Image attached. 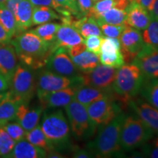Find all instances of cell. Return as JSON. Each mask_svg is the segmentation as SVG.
Wrapping results in <instances>:
<instances>
[{"label": "cell", "instance_id": "cell-1", "mask_svg": "<svg viewBox=\"0 0 158 158\" xmlns=\"http://www.w3.org/2000/svg\"><path fill=\"white\" fill-rule=\"evenodd\" d=\"M11 43L20 62L33 70L45 66L53 51V45L46 43L31 30L23 31L13 37Z\"/></svg>", "mask_w": 158, "mask_h": 158}, {"label": "cell", "instance_id": "cell-2", "mask_svg": "<svg viewBox=\"0 0 158 158\" xmlns=\"http://www.w3.org/2000/svg\"><path fill=\"white\" fill-rule=\"evenodd\" d=\"M126 116L127 114L122 112L110 123L99 129L95 139L86 145L93 157H110L123 154L120 144V134Z\"/></svg>", "mask_w": 158, "mask_h": 158}, {"label": "cell", "instance_id": "cell-3", "mask_svg": "<svg viewBox=\"0 0 158 158\" xmlns=\"http://www.w3.org/2000/svg\"><path fill=\"white\" fill-rule=\"evenodd\" d=\"M144 76L139 68L133 64L117 68L113 85L114 98L122 106L128 105L140 92Z\"/></svg>", "mask_w": 158, "mask_h": 158}, {"label": "cell", "instance_id": "cell-4", "mask_svg": "<svg viewBox=\"0 0 158 158\" xmlns=\"http://www.w3.org/2000/svg\"><path fill=\"white\" fill-rule=\"evenodd\" d=\"M40 127L55 152L73 149L70 144V125L62 110L45 112Z\"/></svg>", "mask_w": 158, "mask_h": 158}, {"label": "cell", "instance_id": "cell-5", "mask_svg": "<svg viewBox=\"0 0 158 158\" xmlns=\"http://www.w3.org/2000/svg\"><path fill=\"white\" fill-rule=\"evenodd\" d=\"M153 136V132L141 118L127 115L121 129L120 144L124 151H133L141 147Z\"/></svg>", "mask_w": 158, "mask_h": 158}, {"label": "cell", "instance_id": "cell-6", "mask_svg": "<svg viewBox=\"0 0 158 158\" xmlns=\"http://www.w3.org/2000/svg\"><path fill=\"white\" fill-rule=\"evenodd\" d=\"M73 135L79 141L88 140L95 134L98 127L89 116L86 106L73 100L64 107Z\"/></svg>", "mask_w": 158, "mask_h": 158}, {"label": "cell", "instance_id": "cell-7", "mask_svg": "<svg viewBox=\"0 0 158 158\" xmlns=\"http://www.w3.org/2000/svg\"><path fill=\"white\" fill-rule=\"evenodd\" d=\"M36 89L37 76L34 70L19 62L10 79L9 91L23 103L29 104Z\"/></svg>", "mask_w": 158, "mask_h": 158}, {"label": "cell", "instance_id": "cell-8", "mask_svg": "<svg viewBox=\"0 0 158 158\" xmlns=\"http://www.w3.org/2000/svg\"><path fill=\"white\" fill-rule=\"evenodd\" d=\"M92 121L99 130L122 112V106L114 96H108L86 106Z\"/></svg>", "mask_w": 158, "mask_h": 158}, {"label": "cell", "instance_id": "cell-9", "mask_svg": "<svg viewBox=\"0 0 158 158\" xmlns=\"http://www.w3.org/2000/svg\"><path fill=\"white\" fill-rule=\"evenodd\" d=\"M116 70L117 68L99 64L95 68L86 72H81L78 74L81 86H92L114 94L113 85Z\"/></svg>", "mask_w": 158, "mask_h": 158}, {"label": "cell", "instance_id": "cell-10", "mask_svg": "<svg viewBox=\"0 0 158 158\" xmlns=\"http://www.w3.org/2000/svg\"><path fill=\"white\" fill-rule=\"evenodd\" d=\"M79 86H81V81L78 75L74 77H66L54 73L45 68L40 71L37 76L36 92L37 98H39L55 91Z\"/></svg>", "mask_w": 158, "mask_h": 158}, {"label": "cell", "instance_id": "cell-11", "mask_svg": "<svg viewBox=\"0 0 158 158\" xmlns=\"http://www.w3.org/2000/svg\"><path fill=\"white\" fill-rule=\"evenodd\" d=\"M45 68L54 73L66 77H74L80 73L67 49L62 47L56 49L50 54Z\"/></svg>", "mask_w": 158, "mask_h": 158}, {"label": "cell", "instance_id": "cell-12", "mask_svg": "<svg viewBox=\"0 0 158 158\" xmlns=\"http://www.w3.org/2000/svg\"><path fill=\"white\" fill-rule=\"evenodd\" d=\"M132 64L139 68L144 78L158 79V48L145 44Z\"/></svg>", "mask_w": 158, "mask_h": 158}, {"label": "cell", "instance_id": "cell-13", "mask_svg": "<svg viewBox=\"0 0 158 158\" xmlns=\"http://www.w3.org/2000/svg\"><path fill=\"white\" fill-rule=\"evenodd\" d=\"M124 62H132L145 45L140 30L127 26L119 37Z\"/></svg>", "mask_w": 158, "mask_h": 158}, {"label": "cell", "instance_id": "cell-14", "mask_svg": "<svg viewBox=\"0 0 158 158\" xmlns=\"http://www.w3.org/2000/svg\"><path fill=\"white\" fill-rule=\"evenodd\" d=\"M71 19L72 15L61 16L62 23L57 31L56 40L53 44V51L61 47L67 49L75 45L84 43V38L71 24Z\"/></svg>", "mask_w": 158, "mask_h": 158}, {"label": "cell", "instance_id": "cell-15", "mask_svg": "<svg viewBox=\"0 0 158 158\" xmlns=\"http://www.w3.org/2000/svg\"><path fill=\"white\" fill-rule=\"evenodd\" d=\"M127 106L144 122L154 134L158 135V110L141 99L134 98Z\"/></svg>", "mask_w": 158, "mask_h": 158}, {"label": "cell", "instance_id": "cell-16", "mask_svg": "<svg viewBox=\"0 0 158 158\" xmlns=\"http://www.w3.org/2000/svg\"><path fill=\"white\" fill-rule=\"evenodd\" d=\"M76 86H70L63 89L43 94L38 99L44 108H57L65 107L74 100Z\"/></svg>", "mask_w": 158, "mask_h": 158}, {"label": "cell", "instance_id": "cell-17", "mask_svg": "<svg viewBox=\"0 0 158 158\" xmlns=\"http://www.w3.org/2000/svg\"><path fill=\"white\" fill-rule=\"evenodd\" d=\"M126 11V25L128 27L142 31L147 28L151 21L152 15L149 12L134 0L129 4Z\"/></svg>", "mask_w": 158, "mask_h": 158}, {"label": "cell", "instance_id": "cell-18", "mask_svg": "<svg viewBox=\"0 0 158 158\" xmlns=\"http://www.w3.org/2000/svg\"><path fill=\"white\" fill-rule=\"evenodd\" d=\"M44 108L42 106L31 108L27 103H21L18 108L14 121L26 131H29L38 124Z\"/></svg>", "mask_w": 158, "mask_h": 158}, {"label": "cell", "instance_id": "cell-19", "mask_svg": "<svg viewBox=\"0 0 158 158\" xmlns=\"http://www.w3.org/2000/svg\"><path fill=\"white\" fill-rule=\"evenodd\" d=\"M19 64L16 51L11 43L0 44V72L10 79Z\"/></svg>", "mask_w": 158, "mask_h": 158}, {"label": "cell", "instance_id": "cell-20", "mask_svg": "<svg viewBox=\"0 0 158 158\" xmlns=\"http://www.w3.org/2000/svg\"><path fill=\"white\" fill-rule=\"evenodd\" d=\"M23 103L21 100L11 94L9 90L0 100V127L14 121L19 106Z\"/></svg>", "mask_w": 158, "mask_h": 158}, {"label": "cell", "instance_id": "cell-21", "mask_svg": "<svg viewBox=\"0 0 158 158\" xmlns=\"http://www.w3.org/2000/svg\"><path fill=\"white\" fill-rule=\"evenodd\" d=\"M47 157V152L23 139L15 143L11 152L7 156L10 158H43Z\"/></svg>", "mask_w": 158, "mask_h": 158}, {"label": "cell", "instance_id": "cell-22", "mask_svg": "<svg viewBox=\"0 0 158 158\" xmlns=\"http://www.w3.org/2000/svg\"><path fill=\"white\" fill-rule=\"evenodd\" d=\"M34 6L29 0H21L14 12L19 34L32 26V12Z\"/></svg>", "mask_w": 158, "mask_h": 158}, {"label": "cell", "instance_id": "cell-23", "mask_svg": "<svg viewBox=\"0 0 158 158\" xmlns=\"http://www.w3.org/2000/svg\"><path fill=\"white\" fill-rule=\"evenodd\" d=\"M108 96H113V94H110L100 89L81 85L76 88L74 100L84 105V106H87L88 105Z\"/></svg>", "mask_w": 158, "mask_h": 158}, {"label": "cell", "instance_id": "cell-24", "mask_svg": "<svg viewBox=\"0 0 158 158\" xmlns=\"http://www.w3.org/2000/svg\"><path fill=\"white\" fill-rule=\"evenodd\" d=\"M71 24L77 29L79 34L84 38L92 35L103 36L95 19L92 16H83L81 19L76 20H73L72 18Z\"/></svg>", "mask_w": 158, "mask_h": 158}, {"label": "cell", "instance_id": "cell-25", "mask_svg": "<svg viewBox=\"0 0 158 158\" xmlns=\"http://www.w3.org/2000/svg\"><path fill=\"white\" fill-rule=\"evenodd\" d=\"M71 59L80 72H86L92 70L100 63L98 55L86 49L81 54L72 56Z\"/></svg>", "mask_w": 158, "mask_h": 158}, {"label": "cell", "instance_id": "cell-26", "mask_svg": "<svg viewBox=\"0 0 158 158\" xmlns=\"http://www.w3.org/2000/svg\"><path fill=\"white\" fill-rule=\"evenodd\" d=\"M25 139L33 145L45 150L47 154L54 151L52 145L46 138L40 125L39 124H37L33 129L27 132Z\"/></svg>", "mask_w": 158, "mask_h": 158}, {"label": "cell", "instance_id": "cell-27", "mask_svg": "<svg viewBox=\"0 0 158 158\" xmlns=\"http://www.w3.org/2000/svg\"><path fill=\"white\" fill-rule=\"evenodd\" d=\"M139 93L148 103L158 110V79L144 78Z\"/></svg>", "mask_w": 158, "mask_h": 158}, {"label": "cell", "instance_id": "cell-28", "mask_svg": "<svg viewBox=\"0 0 158 158\" xmlns=\"http://www.w3.org/2000/svg\"><path fill=\"white\" fill-rule=\"evenodd\" d=\"M126 9H121L118 7H112L95 19L97 22H102L113 25H126Z\"/></svg>", "mask_w": 158, "mask_h": 158}, {"label": "cell", "instance_id": "cell-29", "mask_svg": "<svg viewBox=\"0 0 158 158\" xmlns=\"http://www.w3.org/2000/svg\"><path fill=\"white\" fill-rule=\"evenodd\" d=\"M61 19L59 15L54 9L45 6L34 7L32 12V26L40 25L50 22L53 20Z\"/></svg>", "mask_w": 158, "mask_h": 158}, {"label": "cell", "instance_id": "cell-30", "mask_svg": "<svg viewBox=\"0 0 158 158\" xmlns=\"http://www.w3.org/2000/svg\"><path fill=\"white\" fill-rule=\"evenodd\" d=\"M0 23L12 39L19 34L15 15L5 5H0Z\"/></svg>", "mask_w": 158, "mask_h": 158}, {"label": "cell", "instance_id": "cell-31", "mask_svg": "<svg viewBox=\"0 0 158 158\" xmlns=\"http://www.w3.org/2000/svg\"><path fill=\"white\" fill-rule=\"evenodd\" d=\"M59 27H60V24L58 23L48 22L40 24L38 27L31 29V31L46 43L53 45L56 40V33Z\"/></svg>", "mask_w": 158, "mask_h": 158}, {"label": "cell", "instance_id": "cell-32", "mask_svg": "<svg viewBox=\"0 0 158 158\" xmlns=\"http://www.w3.org/2000/svg\"><path fill=\"white\" fill-rule=\"evenodd\" d=\"M142 37L145 44L158 48V20L152 17L149 24L142 33Z\"/></svg>", "mask_w": 158, "mask_h": 158}, {"label": "cell", "instance_id": "cell-33", "mask_svg": "<svg viewBox=\"0 0 158 158\" xmlns=\"http://www.w3.org/2000/svg\"><path fill=\"white\" fill-rule=\"evenodd\" d=\"M99 59L101 64L118 68L124 64V59L121 51L115 52H100Z\"/></svg>", "mask_w": 158, "mask_h": 158}, {"label": "cell", "instance_id": "cell-34", "mask_svg": "<svg viewBox=\"0 0 158 158\" xmlns=\"http://www.w3.org/2000/svg\"><path fill=\"white\" fill-rule=\"evenodd\" d=\"M15 142L3 127H0V157H7L14 148Z\"/></svg>", "mask_w": 158, "mask_h": 158}, {"label": "cell", "instance_id": "cell-35", "mask_svg": "<svg viewBox=\"0 0 158 158\" xmlns=\"http://www.w3.org/2000/svg\"><path fill=\"white\" fill-rule=\"evenodd\" d=\"M100 27L102 34L104 37L119 38L122 31L124 30L126 25H113L102 22H97Z\"/></svg>", "mask_w": 158, "mask_h": 158}, {"label": "cell", "instance_id": "cell-36", "mask_svg": "<svg viewBox=\"0 0 158 158\" xmlns=\"http://www.w3.org/2000/svg\"><path fill=\"white\" fill-rule=\"evenodd\" d=\"M9 135L16 142L25 139L27 131L18 122H9L2 127Z\"/></svg>", "mask_w": 158, "mask_h": 158}, {"label": "cell", "instance_id": "cell-37", "mask_svg": "<svg viewBox=\"0 0 158 158\" xmlns=\"http://www.w3.org/2000/svg\"><path fill=\"white\" fill-rule=\"evenodd\" d=\"M29 1L34 7L45 6V7H51L56 12H58L62 16H71V15H73L72 13L68 9L59 5L55 0H29Z\"/></svg>", "mask_w": 158, "mask_h": 158}, {"label": "cell", "instance_id": "cell-38", "mask_svg": "<svg viewBox=\"0 0 158 158\" xmlns=\"http://www.w3.org/2000/svg\"><path fill=\"white\" fill-rule=\"evenodd\" d=\"M119 51H121V43L119 38L102 37L100 52H115Z\"/></svg>", "mask_w": 158, "mask_h": 158}, {"label": "cell", "instance_id": "cell-39", "mask_svg": "<svg viewBox=\"0 0 158 158\" xmlns=\"http://www.w3.org/2000/svg\"><path fill=\"white\" fill-rule=\"evenodd\" d=\"M104 36H97L92 35L87 37L84 40V43L86 45V50L91 51L97 55L100 54V47H101L102 40Z\"/></svg>", "mask_w": 158, "mask_h": 158}, {"label": "cell", "instance_id": "cell-40", "mask_svg": "<svg viewBox=\"0 0 158 158\" xmlns=\"http://www.w3.org/2000/svg\"><path fill=\"white\" fill-rule=\"evenodd\" d=\"M149 141L141 147L142 153L141 155L148 157L158 158V135L151 141Z\"/></svg>", "mask_w": 158, "mask_h": 158}, {"label": "cell", "instance_id": "cell-41", "mask_svg": "<svg viewBox=\"0 0 158 158\" xmlns=\"http://www.w3.org/2000/svg\"><path fill=\"white\" fill-rule=\"evenodd\" d=\"M94 3L93 0H77V6L80 15L87 16Z\"/></svg>", "mask_w": 158, "mask_h": 158}, {"label": "cell", "instance_id": "cell-42", "mask_svg": "<svg viewBox=\"0 0 158 158\" xmlns=\"http://www.w3.org/2000/svg\"><path fill=\"white\" fill-rule=\"evenodd\" d=\"M86 49V45L84 44V43H81L67 48V51H68V54L70 55V56L72 57L81 54V53L83 52V51H84Z\"/></svg>", "mask_w": 158, "mask_h": 158}, {"label": "cell", "instance_id": "cell-43", "mask_svg": "<svg viewBox=\"0 0 158 158\" xmlns=\"http://www.w3.org/2000/svg\"><path fill=\"white\" fill-rule=\"evenodd\" d=\"M73 157L75 158H89V157H93L92 153L90 152L89 150L80 149L78 147L73 148Z\"/></svg>", "mask_w": 158, "mask_h": 158}, {"label": "cell", "instance_id": "cell-44", "mask_svg": "<svg viewBox=\"0 0 158 158\" xmlns=\"http://www.w3.org/2000/svg\"><path fill=\"white\" fill-rule=\"evenodd\" d=\"M10 85V81L0 72V94L9 90Z\"/></svg>", "mask_w": 158, "mask_h": 158}, {"label": "cell", "instance_id": "cell-45", "mask_svg": "<svg viewBox=\"0 0 158 158\" xmlns=\"http://www.w3.org/2000/svg\"><path fill=\"white\" fill-rule=\"evenodd\" d=\"M12 38L0 23V43H11Z\"/></svg>", "mask_w": 158, "mask_h": 158}, {"label": "cell", "instance_id": "cell-46", "mask_svg": "<svg viewBox=\"0 0 158 158\" xmlns=\"http://www.w3.org/2000/svg\"><path fill=\"white\" fill-rule=\"evenodd\" d=\"M149 12L151 14L152 17L158 20V0H154L152 5L149 10Z\"/></svg>", "mask_w": 158, "mask_h": 158}, {"label": "cell", "instance_id": "cell-47", "mask_svg": "<svg viewBox=\"0 0 158 158\" xmlns=\"http://www.w3.org/2000/svg\"><path fill=\"white\" fill-rule=\"evenodd\" d=\"M20 1H21V0H7V1L5 3V5L6 6L7 8H8L12 12V13H14L15 8H16L18 4L19 3Z\"/></svg>", "mask_w": 158, "mask_h": 158}, {"label": "cell", "instance_id": "cell-48", "mask_svg": "<svg viewBox=\"0 0 158 158\" xmlns=\"http://www.w3.org/2000/svg\"><path fill=\"white\" fill-rule=\"evenodd\" d=\"M134 1L139 4V5H141L142 7L149 11L150 7H151V5H152L154 0H134Z\"/></svg>", "mask_w": 158, "mask_h": 158}, {"label": "cell", "instance_id": "cell-49", "mask_svg": "<svg viewBox=\"0 0 158 158\" xmlns=\"http://www.w3.org/2000/svg\"><path fill=\"white\" fill-rule=\"evenodd\" d=\"M70 1L71 7H72V11L73 14L74 15H76V16H79L80 15V13L78 11V6H77V0H69Z\"/></svg>", "mask_w": 158, "mask_h": 158}, {"label": "cell", "instance_id": "cell-50", "mask_svg": "<svg viewBox=\"0 0 158 158\" xmlns=\"http://www.w3.org/2000/svg\"><path fill=\"white\" fill-rule=\"evenodd\" d=\"M55 1H56V2L59 4V5H60L61 6H62V7H65V8L68 9L69 10H70L71 13H72V14H73L72 7H71L70 1H69V0H55Z\"/></svg>", "mask_w": 158, "mask_h": 158}, {"label": "cell", "instance_id": "cell-51", "mask_svg": "<svg viewBox=\"0 0 158 158\" xmlns=\"http://www.w3.org/2000/svg\"><path fill=\"white\" fill-rule=\"evenodd\" d=\"M7 0H0V5H5V3Z\"/></svg>", "mask_w": 158, "mask_h": 158}, {"label": "cell", "instance_id": "cell-52", "mask_svg": "<svg viewBox=\"0 0 158 158\" xmlns=\"http://www.w3.org/2000/svg\"><path fill=\"white\" fill-rule=\"evenodd\" d=\"M5 92H4V93H2V94H0V100H2V98L3 97H4V95H5Z\"/></svg>", "mask_w": 158, "mask_h": 158}, {"label": "cell", "instance_id": "cell-53", "mask_svg": "<svg viewBox=\"0 0 158 158\" xmlns=\"http://www.w3.org/2000/svg\"><path fill=\"white\" fill-rule=\"evenodd\" d=\"M98 1H100V0H93L94 2H98Z\"/></svg>", "mask_w": 158, "mask_h": 158}, {"label": "cell", "instance_id": "cell-54", "mask_svg": "<svg viewBox=\"0 0 158 158\" xmlns=\"http://www.w3.org/2000/svg\"><path fill=\"white\" fill-rule=\"evenodd\" d=\"M0 44H1V43H0Z\"/></svg>", "mask_w": 158, "mask_h": 158}]
</instances>
